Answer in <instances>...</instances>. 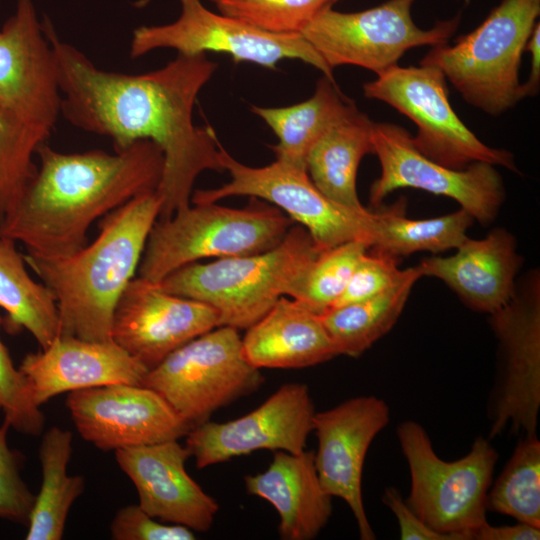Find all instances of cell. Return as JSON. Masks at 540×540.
I'll return each instance as SVG.
<instances>
[{
	"label": "cell",
	"instance_id": "obj_1",
	"mask_svg": "<svg viewBox=\"0 0 540 540\" xmlns=\"http://www.w3.org/2000/svg\"><path fill=\"white\" fill-rule=\"evenodd\" d=\"M43 29L56 62L60 115L76 128L109 137L114 151L140 140L155 143L164 157L157 220L189 207L196 178L206 170L224 171L214 132L193 121L198 94L217 64L206 54H178L144 74L104 71L62 41L50 21Z\"/></svg>",
	"mask_w": 540,
	"mask_h": 540
},
{
	"label": "cell",
	"instance_id": "obj_2",
	"mask_svg": "<svg viewBox=\"0 0 540 540\" xmlns=\"http://www.w3.org/2000/svg\"><path fill=\"white\" fill-rule=\"evenodd\" d=\"M37 172L15 208L0 221V238L26 255L57 259L87 244L90 226L134 197L156 191L164 157L152 141L126 149L63 153L42 143Z\"/></svg>",
	"mask_w": 540,
	"mask_h": 540
},
{
	"label": "cell",
	"instance_id": "obj_3",
	"mask_svg": "<svg viewBox=\"0 0 540 540\" xmlns=\"http://www.w3.org/2000/svg\"><path fill=\"white\" fill-rule=\"evenodd\" d=\"M162 200L156 191L105 215L91 244L57 259L24 255L55 296L60 335L110 341L115 307L138 269Z\"/></svg>",
	"mask_w": 540,
	"mask_h": 540
},
{
	"label": "cell",
	"instance_id": "obj_4",
	"mask_svg": "<svg viewBox=\"0 0 540 540\" xmlns=\"http://www.w3.org/2000/svg\"><path fill=\"white\" fill-rule=\"evenodd\" d=\"M321 250L303 226H292L267 251L190 263L167 275L160 287L210 305L219 326L247 329L283 295L292 297Z\"/></svg>",
	"mask_w": 540,
	"mask_h": 540
},
{
	"label": "cell",
	"instance_id": "obj_5",
	"mask_svg": "<svg viewBox=\"0 0 540 540\" xmlns=\"http://www.w3.org/2000/svg\"><path fill=\"white\" fill-rule=\"evenodd\" d=\"M540 14V0H502L455 44L434 46L420 61L438 68L470 105L498 116L525 95L522 54Z\"/></svg>",
	"mask_w": 540,
	"mask_h": 540
},
{
	"label": "cell",
	"instance_id": "obj_6",
	"mask_svg": "<svg viewBox=\"0 0 540 540\" xmlns=\"http://www.w3.org/2000/svg\"><path fill=\"white\" fill-rule=\"evenodd\" d=\"M293 220L278 207L251 197L242 209L193 204L153 225L139 276L160 283L167 275L207 257H237L277 246Z\"/></svg>",
	"mask_w": 540,
	"mask_h": 540
},
{
	"label": "cell",
	"instance_id": "obj_7",
	"mask_svg": "<svg viewBox=\"0 0 540 540\" xmlns=\"http://www.w3.org/2000/svg\"><path fill=\"white\" fill-rule=\"evenodd\" d=\"M396 432L410 470L407 505L433 530L454 540H474L488 522L486 500L498 459L490 439L479 436L465 456L445 461L418 422L404 421Z\"/></svg>",
	"mask_w": 540,
	"mask_h": 540
},
{
	"label": "cell",
	"instance_id": "obj_8",
	"mask_svg": "<svg viewBox=\"0 0 540 540\" xmlns=\"http://www.w3.org/2000/svg\"><path fill=\"white\" fill-rule=\"evenodd\" d=\"M263 383L260 369L243 354L238 330L219 326L169 354L141 385L160 394L192 429Z\"/></svg>",
	"mask_w": 540,
	"mask_h": 540
},
{
	"label": "cell",
	"instance_id": "obj_9",
	"mask_svg": "<svg viewBox=\"0 0 540 540\" xmlns=\"http://www.w3.org/2000/svg\"><path fill=\"white\" fill-rule=\"evenodd\" d=\"M219 158L231 180L214 189L195 190L192 204L216 203L229 196H250L278 207L299 222L321 250L348 241L371 246L378 228V213L353 209L326 197L314 185L307 170L280 161L262 167L247 166L233 158L219 142Z\"/></svg>",
	"mask_w": 540,
	"mask_h": 540
},
{
	"label": "cell",
	"instance_id": "obj_10",
	"mask_svg": "<svg viewBox=\"0 0 540 540\" xmlns=\"http://www.w3.org/2000/svg\"><path fill=\"white\" fill-rule=\"evenodd\" d=\"M444 74L436 67L395 65L363 86L365 97L385 102L417 127L416 148L431 160L462 170L486 162L518 171L512 153L484 144L457 116Z\"/></svg>",
	"mask_w": 540,
	"mask_h": 540
},
{
	"label": "cell",
	"instance_id": "obj_11",
	"mask_svg": "<svg viewBox=\"0 0 540 540\" xmlns=\"http://www.w3.org/2000/svg\"><path fill=\"white\" fill-rule=\"evenodd\" d=\"M416 0H388L358 12L322 9L300 32L325 63L333 68L355 65L380 74L398 65L414 47L448 43L459 19L438 22L430 29L418 27L411 16Z\"/></svg>",
	"mask_w": 540,
	"mask_h": 540
},
{
	"label": "cell",
	"instance_id": "obj_12",
	"mask_svg": "<svg viewBox=\"0 0 540 540\" xmlns=\"http://www.w3.org/2000/svg\"><path fill=\"white\" fill-rule=\"evenodd\" d=\"M180 15L168 24L140 26L133 30L131 59L153 50L170 48L178 54L217 52L236 62H251L274 69L285 59L312 65L335 83L333 70L299 33L274 34L206 8L201 0H179Z\"/></svg>",
	"mask_w": 540,
	"mask_h": 540
},
{
	"label": "cell",
	"instance_id": "obj_13",
	"mask_svg": "<svg viewBox=\"0 0 540 540\" xmlns=\"http://www.w3.org/2000/svg\"><path fill=\"white\" fill-rule=\"evenodd\" d=\"M499 343V369L489 404L492 439L507 427L536 434L540 409V284L533 275L490 314Z\"/></svg>",
	"mask_w": 540,
	"mask_h": 540
},
{
	"label": "cell",
	"instance_id": "obj_14",
	"mask_svg": "<svg viewBox=\"0 0 540 540\" xmlns=\"http://www.w3.org/2000/svg\"><path fill=\"white\" fill-rule=\"evenodd\" d=\"M372 144L381 166L369 192L374 207L396 189L415 188L452 198L474 220L487 225L504 202L503 180L490 163L475 162L462 170L439 164L416 148L407 130L393 123L373 122Z\"/></svg>",
	"mask_w": 540,
	"mask_h": 540
},
{
	"label": "cell",
	"instance_id": "obj_15",
	"mask_svg": "<svg viewBox=\"0 0 540 540\" xmlns=\"http://www.w3.org/2000/svg\"><path fill=\"white\" fill-rule=\"evenodd\" d=\"M315 413L308 386L285 383L239 418L193 427L185 436V447L199 469L257 450L300 453L313 431Z\"/></svg>",
	"mask_w": 540,
	"mask_h": 540
},
{
	"label": "cell",
	"instance_id": "obj_16",
	"mask_svg": "<svg viewBox=\"0 0 540 540\" xmlns=\"http://www.w3.org/2000/svg\"><path fill=\"white\" fill-rule=\"evenodd\" d=\"M66 406L79 435L103 451L179 440L191 430L160 394L143 385L72 391Z\"/></svg>",
	"mask_w": 540,
	"mask_h": 540
},
{
	"label": "cell",
	"instance_id": "obj_17",
	"mask_svg": "<svg viewBox=\"0 0 540 540\" xmlns=\"http://www.w3.org/2000/svg\"><path fill=\"white\" fill-rule=\"evenodd\" d=\"M0 102L47 140L60 115L56 62L32 0L0 28Z\"/></svg>",
	"mask_w": 540,
	"mask_h": 540
},
{
	"label": "cell",
	"instance_id": "obj_18",
	"mask_svg": "<svg viewBox=\"0 0 540 540\" xmlns=\"http://www.w3.org/2000/svg\"><path fill=\"white\" fill-rule=\"evenodd\" d=\"M219 327L210 305L164 291L138 276L122 293L113 314L111 338L148 370L192 339Z\"/></svg>",
	"mask_w": 540,
	"mask_h": 540
},
{
	"label": "cell",
	"instance_id": "obj_19",
	"mask_svg": "<svg viewBox=\"0 0 540 540\" xmlns=\"http://www.w3.org/2000/svg\"><path fill=\"white\" fill-rule=\"evenodd\" d=\"M390 420L387 403L378 397L358 396L316 412L315 466L323 489L346 502L362 540L375 539L362 497V472L368 449Z\"/></svg>",
	"mask_w": 540,
	"mask_h": 540
},
{
	"label": "cell",
	"instance_id": "obj_20",
	"mask_svg": "<svg viewBox=\"0 0 540 540\" xmlns=\"http://www.w3.org/2000/svg\"><path fill=\"white\" fill-rule=\"evenodd\" d=\"M121 470L134 484L138 505L150 516L193 531H208L219 510L217 501L187 473L191 457L178 440L114 451Z\"/></svg>",
	"mask_w": 540,
	"mask_h": 540
},
{
	"label": "cell",
	"instance_id": "obj_21",
	"mask_svg": "<svg viewBox=\"0 0 540 540\" xmlns=\"http://www.w3.org/2000/svg\"><path fill=\"white\" fill-rule=\"evenodd\" d=\"M35 403L81 389L141 382L148 369L113 340L59 335L47 348L28 353L18 367Z\"/></svg>",
	"mask_w": 540,
	"mask_h": 540
},
{
	"label": "cell",
	"instance_id": "obj_22",
	"mask_svg": "<svg viewBox=\"0 0 540 540\" xmlns=\"http://www.w3.org/2000/svg\"><path fill=\"white\" fill-rule=\"evenodd\" d=\"M456 249L452 256L423 259L422 275L442 280L474 311L492 314L508 303L522 264L512 234L496 228L482 239L467 237Z\"/></svg>",
	"mask_w": 540,
	"mask_h": 540
},
{
	"label": "cell",
	"instance_id": "obj_23",
	"mask_svg": "<svg viewBox=\"0 0 540 540\" xmlns=\"http://www.w3.org/2000/svg\"><path fill=\"white\" fill-rule=\"evenodd\" d=\"M244 483L248 494L276 509L281 539H314L331 517L332 497L320 483L312 451H276L269 467Z\"/></svg>",
	"mask_w": 540,
	"mask_h": 540
},
{
	"label": "cell",
	"instance_id": "obj_24",
	"mask_svg": "<svg viewBox=\"0 0 540 540\" xmlns=\"http://www.w3.org/2000/svg\"><path fill=\"white\" fill-rule=\"evenodd\" d=\"M242 349L254 367L301 369L338 356L319 313L281 297L246 329Z\"/></svg>",
	"mask_w": 540,
	"mask_h": 540
},
{
	"label": "cell",
	"instance_id": "obj_25",
	"mask_svg": "<svg viewBox=\"0 0 540 540\" xmlns=\"http://www.w3.org/2000/svg\"><path fill=\"white\" fill-rule=\"evenodd\" d=\"M373 122L349 101L345 111L317 140L308 153L311 180L329 199L361 210L356 176L362 158L373 153Z\"/></svg>",
	"mask_w": 540,
	"mask_h": 540
},
{
	"label": "cell",
	"instance_id": "obj_26",
	"mask_svg": "<svg viewBox=\"0 0 540 540\" xmlns=\"http://www.w3.org/2000/svg\"><path fill=\"white\" fill-rule=\"evenodd\" d=\"M16 242L0 238V307L5 310L3 326L10 334L28 331L41 349L60 335L55 296L44 284L34 281Z\"/></svg>",
	"mask_w": 540,
	"mask_h": 540
},
{
	"label": "cell",
	"instance_id": "obj_27",
	"mask_svg": "<svg viewBox=\"0 0 540 540\" xmlns=\"http://www.w3.org/2000/svg\"><path fill=\"white\" fill-rule=\"evenodd\" d=\"M72 433L53 426L44 432L39 447L41 487L27 523L26 540H60L74 502L85 491V479L69 475Z\"/></svg>",
	"mask_w": 540,
	"mask_h": 540
},
{
	"label": "cell",
	"instance_id": "obj_28",
	"mask_svg": "<svg viewBox=\"0 0 540 540\" xmlns=\"http://www.w3.org/2000/svg\"><path fill=\"white\" fill-rule=\"evenodd\" d=\"M422 276L419 266L405 269L402 278L383 292L321 313L338 355L357 358L389 332L401 315L413 285Z\"/></svg>",
	"mask_w": 540,
	"mask_h": 540
},
{
	"label": "cell",
	"instance_id": "obj_29",
	"mask_svg": "<svg viewBox=\"0 0 540 540\" xmlns=\"http://www.w3.org/2000/svg\"><path fill=\"white\" fill-rule=\"evenodd\" d=\"M348 102L336 90L335 83L323 77L314 94L303 102L286 107L253 106L251 110L277 136L278 143L271 146L276 160L307 170L309 151L345 111Z\"/></svg>",
	"mask_w": 540,
	"mask_h": 540
},
{
	"label": "cell",
	"instance_id": "obj_30",
	"mask_svg": "<svg viewBox=\"0 0 540 540\" xmlns=\"http://www.w3.org/2000/svg\"><path fill=\"white\" fill-rule=\"evenodd\" d=\"M401 202L378 213V228L373 245L393 257L418 251L434 254L457 248L467 238L466 232L474 218L466 210L429 219H410L401 211Z\"/></svg>",
	"mask_w": 540,
	"mask_h": 540
},
{
	"label": "cell",
	"instance_id": "obj_31",
	"mask_svg": "<svg viewBox=\"0 0 540 540\" xmlns=\"http://www.w3.org/2000/svg\"><path fill=\"white\" fill-rule=\"evenodd\" d=\"M487 511L540 528V441L523 434L504 469L489 488Z\"/></svg>",
	"mask_w": 540,
	"mask_h": 540
},
{
	"label": "cell",
	"instance_id": "obj_32",
	"mask_svg": "<svg viewBox=\"0 0 540 540\" xmlns=\"http://www.w3.org/2000/svg\"><path fill=\"white\" fill-rule=\"evenodd\" d=\"M47 139L0 102V221L17 205L38 166L37 148Z\"/></svg>",
	"mask_w": 540,
	"mask_h": 540
},
{
	"label": "cell",
	"instance_id": "obj_33",
	"mask_svg": "<svg viewBox=\"0 0 540 540\" xmlns=\"http://www.w3.org/2000/svg\"><path fill=\"white\" fill-rule=\"evenodd\" d=\"M370 247L365 241L353 240L322 251L304 274L291 298L319 314L331 308L346 288L359 260Z\"/></svg>",
	"mask_w": 540,
	"mask_h": 540
},
{
	"label": "cell",
	"instance_id": "obj_34",
	"mask_svg": "<svg viewBox=\"0 0 540 540\" xmlns=\"http://www.w3.org/2000/svg\"><path fill=\"white\" fill-rule=\"evenodd\" d=\"M220 13L274 34L299 33L337 0H211Z\"/></svg>",
	"mask_w": 540,
	"mask_h": 540
},
{
	"label": "cell",
	"instance_id": "obj_35",
	"mask_svg": "<svg viewBox=\"0 0 540 540\" xmlns=\"http://www.w3.org/2000/svg\"><path fill=\"white\" fill-rule=\"evenodd\" d=\"M4 317L0 315V327ZM0 413L15 431L25 435H40L45 415L32 396L29 383L15 367L7 347L0 339Z\"/></svg>",
	"mask_w": 540,
	"mask_h": 540
},
{
	"label": "cell",
	"instance_id": "obj_36",
	"mask_svg": "<svg viewBox=\"0 0 540 540\" xmlns=\"http://www.w3.org/2000/svg\"><path fill=\"white\" fill-rule=\"evenodd\" d=\"M9 428L0 425V518L27 525L35 495L21 477L22 455L8 445Z\"/></svg>",
	"mask_w": 540,
	"mask_h": 540
},
{
	"label": "cell",
	"instance_id": "obj_37",
	"mask_svg": "<svg viewBox=\"0 0 540 540\" xmlns=\"http://www.w3.org/2000/svg\"><path fill=\"white\" fill-rule=\"evenodd\" d=\"M404 272L405 269L398 267V258L369 248L356 265L343 293L331 308L379 294L395 285Z\"/></svg>",
	"mask_w": 540,
	"mask_h": 540
},
{
	"label": "cell",
	"instance_id": "obj_38",
	"mask_svg": "<svg viewBox=\"0 0 540 540\" xmlns=\"http://www.w3.org/2000/svg\"><path fill=\"white\" fill-rule=\"evenodd\" d=\"M115 540H194L192 529L180 524H165L147 514L138 504L122 507L110 525Z\"/></svg>",
	"mask_w": 540,
	"mask_h": 540
},
{
	"label": "cell",
	"instance_id": "obj_39",
	"mask_svg": "<svg viewBox=\"0 0 540 540\" xmlns=\"http://www.w3.org/2000/svg\"><path fill=\"white\" fill-rule=\"evenodd\" d=\"M383 503L395 515L402 540H454L426 525L407 505L395 487H388L382 495Z\"/></svg>",
	"mask_w": 540,
	"mask_h": 540
},
{
	"label": "cell",
	"instance_id": "obj_40",
	"mask_svg": "<svg viewBox=\"0 0 540 540\" xmlns=\"http://www.w3.org/2000/svg\"><path fill=\"white\" fill-rule=\"evenodd\" d=\"M476 540H539L540 528L517 522L514 525L492 526L485 523L476 532Z\"/></svg>",
	"mask_w": 540,
	"mask_h": 540
},
{
	"label": "cell",
	"instance_id": "obj_41",
	"mask_svg": "<svg viewBox=\"0 0 540 540\" xmlns=\"http://www.w3.org/2000/svg\"><path fill=\"white\" fill-rule=\"evenodd\" d=\"M540 25L537 22L527 41L525 50L531 53V70L530 76L526 83L523 84L525 95H535L539 90L540 82Z\"/></svg>",
	"mask_w": 540,
	"mask_h": 540
}]
</instances>
